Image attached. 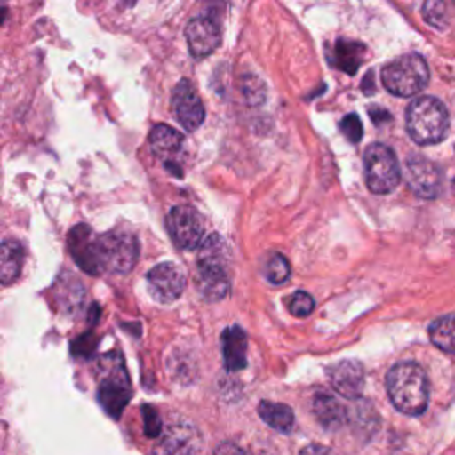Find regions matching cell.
Masks as SVG:
<instances>
[{"mask_svg": "<svg viewBox=\"0 0 455 455\" xmlns=\"http://www.w3.org/2000/svg\"><path fill=\"white\" fill-rule=\"evenodd\" d=\"M430 341L446 354H455V315L441 316L428 327Z\"/></svg>", "mask_w": 455, "mask_h": 455, "instance_id": "22", "label": "cell"}, {"mask_svg": "<svg viewBox=\"0 0 455 455\" xmlns=\"http://www.w3.org/2000/svg\"><path fill=\"white\" fill-rule=\"evenodd\" d=\"M299 455H336V453L320 443H311V444L304 446Z\"/></svg>", "mask_w": 455, "mask_h": 455, "instance_id": "29", "label": "cell"}, {"mask_svg": "<svg viewBox=\"0 0 455 455\" xmlns=\"http://www.w3.org/2000/svg\"><path fill=\"white\" fill-rule=\"evenodd\" d=\"M364 180L373 194H389L400 181V165L395 151L380 142L364 151Z\"/></svg>", "mask_w": 455, "mask_h": 455, "instance_id": "6", "label": "cell"}, {"mask_svg": "<svg viewBox=\"0 0 455 455\" xmlns=\"http://www.w3.org/2000/svg\"><path fill=\"white\" fill-rule=\"evenodd\" d=\"M185 37H187L190 53L201 59L213 53L219 48L222 32H220L219 21L213 16L204 14V16H196L187 23Z\"/></svg>", "mask_w": 455, "mask_h": 455, "instance_id": "14", "label": "cell"}, {"mask_svg": "<svg viewBox=\"0 0 455 455\" xmlns=\"http://www.w3.org/2000/svg\"><path fill=\"white\" fill-rule=\"evenodd\" d=\"M339 126H341V133L348 139V142L357 144L363 139V124L355 114H347L341 119Z\"/></svg>", "mask_w": 455, "mask_h": 455, "instance_id": "26", "label": "cell"}, {"mask_svg": "<svg viewBox=\"0 0 455 455\" xmlns=\"http://www.w3.org/2000/svg\"><path fill=\"white\" fill-rule=\"evenodd\" d=\"M142 418H144V434L148 437H160L164 432V427L156 411L151 405H142Z\"/></svg>", "mask_w": 455, "mask_h": 455, "instance_id": "27", "label": "cell"}, {"mask_svg": "<svg viewBox=\"0 0 455 455\" xmlns=\"http://www.w3.org/2000/svg\"><path fill=\"white\" fill-rule=\"evenodd\" d=\"M315 307V300L307 291H295L288 300V309L295 316H307Z\"/></svg>", "mask_w": 455, "mask_h": 455, "instance_id": "25", "label": "cell"}, {"mask_svg": "<svg viewBox=\"0 0 455 455\" xmlns=\"http://www.w3.org/2000/svg\"><path fill=\"white\" fill-rule=\"evenodd\" d=\"M172 110L178 123L188 130H197L204 121V105L188 80H180L178 85L172 89L171 96Z\"/></svg>", "mask_w": 455, "mask_h": 455, "instance_id": "13", "label": "cell"}, {"mask_svg": "<svg viewBox=\"0 0 455 455\" xmlns=\"http://www.w3.org/2000/svg\"><path fill=\"white\" fill-rule=\"evenodd\" d=\"M25 251L20 242L5 240L0 251V281L2 284L14 283L23 268Z\"/></svg>", "mask_w": 455, "mask_h": 455, "instance_id": "20", "label": "cell"}, {"mask_svg": "<svg viewBox=\"0 0 455 455\" xmlns=\"http://www.w3.org/2000/svg\"><path fill=\"white\" fill-rule=\"evenodd\" d=\"M265 274H267V279L272 284L284 283L290 277V263H288V259L283 254H279V252L272 254L268 258V261H267Z\"/></svg>", "mask_w": 455, "mask_h": 455, "instance_id": "24", "label": "cell"}, {"mask_svg": "<svg viewBox=\"0 0 455 455\" xmlns=\"http://www.w3.org/2000/svg\"><path fill=\"white\" fill-rule=\"evenodd\" d=\"M68 247L75 263L87 274L98 275L103 272L100 256V235H96L87 224H76L68 233Z\"/></svg>", "mask_w": 455, "mask_h": 455, "instance_id": "9", "label": "cell"}, {"mask_svg": "<svg viewBox=\"0 0 455 455\" xmlns=\"http://www.w3.org/2000/svg\"><path fill=\"white\" fill-rule=\"evenodd\" d=\"M167 229L174 243L181 249H197L203 243V220L188 204H178L167 213Z\"/></svg>", "mask_w": 455, "mask_h": 455, "instance_id": "8", "label": "cell"}, {"mask_svg": "<svg viewBox=\"0 0 455 455\" xmlns=\"http://www.w3.org/2000/svg\"><path fill=\"white\" fill-rule=\"evenodd\" d=\"M94 348H96V336L92 332H85L71 343V350L78 357H89L94 352Z\"/></svg>", "mask_w": 455, "mask_h": 455, "instance_id": "28", "label": "cell"}, {"mask_svg": "<svg viewBox=\"0 0 455 455\" xmlns=\"http://www.w3.org/2000/svg\"><path fill=\"white\" fill-rule=\"evenodd\" d=\"M98 380V400L112 418H119L124 405L132 396L130 379L119 354H107L100 364Z\"/></svg>", "mask_w": 455, "mask_h": 455, "instance_id": "4", "label": "cell"}, {"mask_svg": "<svg viewBox=\"0 0 455 455\" xmlns=\"http://www.w3.org/2000/svg\"><path fill=\"white\" fill-rule=\"evenodd\" d=\"M331 386L341 396L354 400L359 398L364 387V370L359 361L343 359L327 368Z\"/></svg>", "mask_w": 455, "mask_h": 455, "instance_id": "16", "label": "cell"}, {"mask_svg": "<svg viewBox=\"0 0 455 455\" xmlns=\"http://www.w3.org/2000/svg\"><path fill=\"white\" fill-rule=\"evenodd\" d=\"M100 256L103 270L128 274L139 258L137 238L124 229H112L100 235Z\"/></svg>", "mask_w": 455, "mask_h": 455, "instance_id": "7", "label": "cell"}, {"mask_svg": "<svg viewBox=\"0 0 455 455\" xmlns=\"http://www.w3.org/2000/svg\"><path fill=\"white\" fill-rule=\"evenodd\" d=\"M213 455H245V451L242 448H238L236 444H233V443H220L215 448Z\"/></svg>", "mask_w": 455, "mask_h": 455, "instance_id": "30", "label": "cell"}, {"mask_svg": "<svg viewBox=\"0 0 455 455\" xmlns=\"http://www.w3.org/2000/svg\"><path fill=\"white\" fill-rule=\"evenodd\" d=\"M146 281L151 297L164 304L176 300L185 290V274L176 263L171 261L155 265L148 272Z\"/></svg>", "mask_w": 455, "mask_h": 455, "instance_id": "11", "label": "cell"}, {"mask_svg": "<svg viewBox=\"0 0 455 455\" xmlns=\"http://www.w3.org/2000/svg\"><path fill=\"white\" fill-rule=\"evenodd\" d=\"M258 414L259 418L274 430L288 434L291 432L293 425H295V416L291 407H288L286 403H277V402H268V400H261L258 405Z\"/></svg>", "mask_w": 455, "mask_h": 455, "instance_id": "21", "label": "cell"}, {"mask_svg": "<svg viewBox=\"0 0 455 455\" xmlns=\"http://www.w3.org/2000/svg\"><path fill=\"white\" fill-rule=\"evenodd\" d=\"M448 110L437 98L421 96L407 107L405 128L411 139L421 146L441 142L448 133Z\"/></svg>", "mask_w": 455, "mask_h": 455, "instance_id": "3", "label": "cell"}, {"mask_svg": "<svg viewBox=\"0 0 455 455\" xmlns=\"http://www.w3.org/2000/svg\"><path fill=\"white\" fill-rule=\"evenodd\" d=\"M364 55H366V48L359 41L338 39L329 52V60L332 66L339 68L347 75H354L363 64Z\"/></svg>", "mask_w": 455, "mask_h": 455, "instance_id": "18", "label": "cell"}, {"mask_svg": "<svg viewBox=\"0 0 455 455\" xmlns=\"http://www.w3.org/2000/svg\"><path fill=\"white\" fill-rule=\"evenodd\" d=\"M313 414L327 430L339 428L347 418L341 403L329 393H316L313 396Z\"/></svg>", "mask_w": 455, "mask_h": 455, "instance_id": "19", "label": "cell"}, {"mask_svg": "<svg viewBox=\"0 0 455 455\" xmlns=\"http://www.w3.org/2000/svg\"><path fill=\"white\" fill-rule=\"evenodd\" d=\"M453 192H455V180H453Z\"/></svg>", "mask_w": 455, "mask_h": 455, "instance_id": "31", "label": "cell"}, {"mask_svg": "<svg viewBox=\"0 0 455 455\" xmlns=\"http://www.w3.org/2000/svg\"><path fill=\"white\" fill-rule=\"evenodd\" d=\"M451 12H450V5L446 2H437V0H430L423 5V18L428 25L443 30L451 23Z\"/></svg>", "mask_w": 455, "mask_h": 455, "instance_id": "23", "label": "cell"}, {"mask_svg": "<svg viewBox=\"0 0 455 455\" xmlns=\"http://www.w3.org/2000/svg\"><path fill=\"white\" fill-rule=\"evenodd\" d=\"M386 389L391 403L403 414L419 416L428 403V379L423 368L412 361L396 363L386 375Z\"/></svg>", "mask_w": 455, "mask_h": 455, "instance_id": "1", "label": "cell"}, {"mask_svg": "<svg viewBox=\"0 0 455 455\" xmlns=\"http://www.w3.org/2000/svg\"><path fill=\"white\" fill-rule=\"evenodd\" d=\"M405 181L418 197L434 199L441 188V172L434 162L412 155L405 162Z\"/></svg>", "mask_w": 455, "mask_h": 455, "instance_id": "12", "label": "cell"}, {"mask_svg": "<svg viewBox=\"0 0 455 455\" xmlns=\"http://www.w3.org/2000/svg\"><path fill=\"white\" fill-rule=\"evenodd\" d=\"M197 288L206 300H220L229 290L228 247L217 233L208 235L199 247Z\"/></svg>", "mask_w": 455, "mask_h": 455, "instance_id": "2", "label": "cell"}, {"mask_svg": "<svg viewBox=\"0 0 455 455\" xmlns=\"http://www.w3.org/2000/svg\"><path fill=\"white\" fill-rule=\"evenodd\" d=\"M222 355L224 366L229 371L243 370L247 364V334L242 327L233 325L222 332Z\"/></svg>", "mask_w": 455, "mask_h": 455, "instance_id": "17", "label": "cell"}, {"mask_svg": "<svg viewBox=\"0 0 455 455\" xmlns=\"http://www.w3.org/2000/svg\"><path fill=\"white\" fill-rule=\"evenodd\" d=\"M149 146L153 155L164 162L169 172L172 171L178 176L181 174L178 165V156L183 151V135L178 130L171 128L169 124L153 126L149 133Z\"/></svg>", "mask_w": 455, "mask_h": 455, "instance_id": "15", "label": "cell"}, {"mask_svg": "<svg viewBox=\"0 0 455 455\" xmlns=\"http://www.w3.org/2000/svg\"><path fill=\"white\" fill-rule=\"evenodd\" d=\"M201 439L188 421L169 423L158 437L153 455H197Z\"/></svg>", "mask_w": 455, "mask_h": 455, "instance_id": "10", "label": "cell"}, {"mask_svg": "<svg viewBox=\"0 0 455 455\" xmlns=\"http://www.w3.org/2000/svg\"><path fill=\"white\" fill-rule=\"evenodd\" d=\"M430 78L425 59L418 53H407L393 59L382 68L380 80L395 96H414L427 87Z\"/></svg>", "mask_w": 455, "mask_h": 455, "instance_id": "5", "label": "cell"}]
</instances>
